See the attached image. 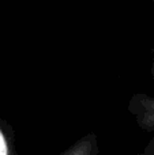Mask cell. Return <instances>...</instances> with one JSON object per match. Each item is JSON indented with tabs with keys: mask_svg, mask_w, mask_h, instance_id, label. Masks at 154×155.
Wrapping results in <instances>:
<instances>
[{
	"mask_svg": "<svg viewBox=\"0 0 154 155\" xmlns=\"http://www.w3.org/2000/svg\"><path fill=\"white\" fill-rule=\"evenodd\" d=\"M0 155H10L8 146H7V140H5V137H4V135H3L2 129H0Z\"/></svg>",
	"mask_w": 154,
	"mask_h": 155,
	"instance_id": "cell-1",
	"label": "cell"
}]
</instances>
